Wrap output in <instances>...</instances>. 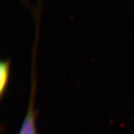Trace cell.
<instances>
[{"instance_id":"obj_1","label":"cell","mask_w":134,"mask_h":134,"mask_svg":"<svg viewBox=\"0 0 134 134\" xmlns=\"http://www.w3.org/2000/svg\"><path fill=\"white\" fill-rule=\"evenodd\" d=\"M36 77H32L31 95L29 107L24 120L19 130V134H37L36 127V112H35V93H36Z\"/></svg>"},{"instance_id":"obj_2","label":"cell","mask_w":134,"mask_h":134,"mask_svg":"<svg viewBox=\"0 0 134 134\" xmlns=\"http://www.w3.org/2000/svg\"><path fill=\"white\" fill-rule=\"evenodd\" d=\"M10 67L9 60H2L0 63V95L1 97L4 96L5 90L7 89L9 80Z\"/></svg>"}]
</instances>
